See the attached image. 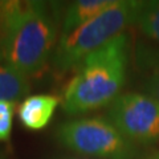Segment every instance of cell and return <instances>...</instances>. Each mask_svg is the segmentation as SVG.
Returning a JSON list of instances; mask_svg holds the SVG:
<instances>
[{"mask_svg":"<svg viewBox=\"0 0 159 159\" xmlns=\"http://www.w3.org/2000/svg\"><path fill=\"white\" fill-rule=\"evenodd\" d=\"M57 31V13L52 3L0 2V58L27 77L45 66Z\"/></svg>","mask_w":159,"mask_h":159,"instance_id":"cell-1","label":"cell"},{"mask_svg":"<svg viewBox=\"0 0 159 159\" xmlns=\"http://www.w3.org/2000/svg\"><path fill=\"white\" fill-rule=\"evenodd\" d=\"M127 52L129 39L121 33L86 56L64 90L65 113L76 116L111 103L125 84Z\"/></svg>","mask_w":159,"mask_h":159,"instance_id":"cell-2","label":"cell"},{"mask_svg":"<svg viewBox=\"0 0 159 159\" xmlns=\"http://www.w3.org/2000/svg\"><path fill=\"white\" fill-rule=\"evenodd\" d=\"M142 2L116 0L111 7L68 34H61L53 53V68L64 74L80 66L94 51L121 34L130 24H135Z\"/></svg>","mask_w":159,"mask_h":159,"instance_id":"cell-3","label":"cell"},{"mask_svg":"<svg viewBox=\"0 0 159 159\" xmlns=\"http://www.w3.org/2000/svg\"><path fill=\"white\" fill-rule=\"evenodd\" d=\"M56 135L64 147L98 159H131L135 148L110 121L102 117L80 118L58 126Z\"/></svg>","mask_w":159,"mask_h":159,"instance_id":"cell-4","label":"cell"},{"mask_svg":"<svg viewBox=\"0 0 159 159\" xmlns=\"http://www.w3.org/2000/svg\"><path fill=\"white\" fill-rule=\"evenodd\" d=\"M107 116L130 142H150L159 137V101L147 94H121L110 103Z\"/></svg>","mask_w":159,"mask_h":159,"instance_id":"cell-5","label":"cell"},{"mask_svg":"<svg viewBox=\"0 0 159 159\" xmlns=\"http://www.w3.org/2000/svg\"><path fill=\"white\" fill-rule=\"evenodd\" d=\"M60 102V97L53 94H34L25 97L17 110L20 122L28 130H41L52 119Z\"/></svg>","mask_w":159,"mask_h":159,"instance_id":"cell-6","label":"cell"},{"mask_svg":"<svg viewBox=\"0 0 159 159\" xmlns=\"http://www.w3.org/2000/svg\"><path fill=\"white\" fill-rule=\"evenodd\" d=\"M116 0H78L68 6L62 19V33L68 34L111 7Z\"/></svg>","mask_w":159,"mask_h":159,"instance_id":"cell-7","label":"cell"},{"mask_svg":"<svg viewBox=\"0 0 159 159\" xmlns=\"http://www.w3.org/2000/svg\"><path fill=\"white\" fill-rule=\"evenodd\" d=\"M29 89L25 74L17 72L0 58V101L15 102L25 96Z\"/></svg>","mask_w":159,"mask_h":159,"instance_id":"cell-8","label":"cell"},{"mask_svg":"<svg viewBox=\"0 0 159 159\" xmlns=\"http://www.w3.org/2000/svg\"><path fill=\"white\" fill-rule=\"evenodd\" d=\"M135 24L143 34L159 41V0L142 2Z\"/></svg>","mask_w":159,"mask_h":159,"instance_id":"cell-9","label":"cell"},{"mask_svg":"<svg viewBox=\"0 0 159 159\" xmlns=\"http://www.w3.org/2000/svg\"><path fill=\"white\" fill-rule=\"evenodd\" d=\"M15 109V102L0 101V142H6L11 137Z\"/></svg>","mask_w":159,"mask_h":159,"instance_id":"cell-10","label":"cell"},{"mask_svg":"<svg viewBox=\"0 0 159 159\" xmlns=\"http://www.w3.org/2000/svg\"><path fill=\"white\" fill-rule=\"evenodd\" d=\"M143 88L147 96L159 101V57H155V61L150 65V70H148Z\"/></svg>","mask_w":159,"mask_h":159,"instance_id":"cell-11","label":"cell"},{"mask_svg":"<svg viewBox=\"0 0 159 159\" xmlns=\"http://www.w3.org/2000/svg\"><path fill=\"white\" fill-rule=\"evenodd\" d=\"M148 159H159V154H155V155H152V157H150Z\"/></svg>","mask_w":159,"mask_h":159,"instance_id":"cell-12","label":"cell"},{"mask_svg":"<svg viewBox=\"0 0 159 159\" xmlns=\"http://www.w3.org/2000/svg\"><path fill=\"white\" fill-rule=\"evenodd\" d=\"M64 159H80V158H64ZM82 159V158H81Z\"/></svg>","mask_w":159,"mask_h":159,"instance_id":"cell-13","label":"cell"},{"mask_svg":"<svg viewBox=\"0 0 159 159\" xmlns=\"http://www.w3.org/2000/svg\"><path fill=\"white\" fill-rule=\"evenodd\" d=\"M0 159H2V158H0Z\"/></svg>","mask_w":159,"mask_h":159,"instance_id":"cell-14","label":"cell"}]
</instances>
